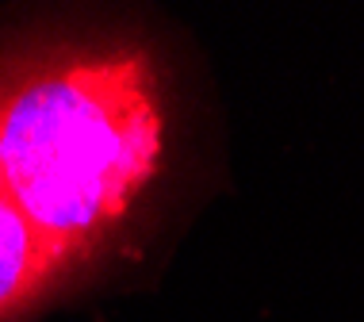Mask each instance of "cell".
<instances>
[{
  "label": "cell",
  "instance_id": "1",
  "mask_svg": "<svg viewBox=\"0 0 364 322\" xmlns=\"http://www.w3.org/2000/svg\"><path fill=\"white\" fill-rule=\"evenodd\" d=\"M161 104L139 58L54 50L0 65V196L73 257L154 181Z\"/></svg>",
  "mask_w": 364,
  "mask_h": 322
},
{
  "label": "cell",
  "instance_id": "2",
  "mask_svg": "<svg viewBox=\"0 0 364 322\" xmlns=\"http://www.w3.org/2000/svg\"><path fill=\"white\" fill-rule=\"evenodd\" d=\"M58 269V249L0 196V322L19 315Z\"/></svg>",
  "mask_w": 364,
  "mask_h": 322
}]
</instances>
